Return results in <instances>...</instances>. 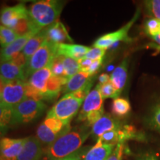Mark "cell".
Returning <instances> with one entry per match:
<instances>
[{
    "label": "cell",
    "instance_id": "obj_26",
    "mask_svg": "<svg viewBox=\"0 0 160 160\" xmlns=\"http://www.w3.org/2000/svg\"><path fill=\"white\" fill-rule=\"evenodd\" d=\"M131 104L128 99L124 98H117L113 99L112 104V113L116 117H124L131 111Z\"/></svg>",
    "mask_w": 160,
    "mask_h": 160
},
{
    "label": "cell",
    "instance_id": "obj_20",
    "mask_svg": "<svg viewBox=\"0 0 160 160\" xmlns=\"http://www.w3.org/2000/svg\"><path fill=\"white\" fill-rule=\"evenodd\" d=\"M92 81L91 77L85 72L79 71L77 74L69 78L68 81L64 86L62 92L65 93H71L83 88L85 86Z\"/></svg>",
    "mask_w": 160,
    "mask_h": 160
},
{
    "label": "cell",
    "instance_id": "obj_3",
    "mask_svg": "<svg viewBox=\"0 0 160 160\" xmlns=\"http://www.w3.org/2000/svg\"><path fill=\"white\" fill-rule=\"evenodd\" d=\"M46 109L47 105L43 101L26 98L12 109V127L25 125L39 119Z\"/></svg>",
    "mask_w": 160,
    "mask_h": 160
},
{
    "label": "cell",
    "instance_id": "obj_42",
    "mask_svg": "<svg viewBox=\"0 0 160 160\" xmlns=\"http://www.w3.org/2000/svg\"><path fill=\"white\" fill-rule=\"evenodd\" d=\"M5 85V82H4V80L2 79V77H0V94H1L2 92Z\"/></svg>",
    "mask_w": 160,
    "mask_h": 160
},
{
    "label": "cell",
    "instance_id": "obj_10",
    "mask_svg": "<svg viewBox=\"0 0 160 160\" xmlns=\"http://www.w3.org/2000/svg\"><path fill=\"white\" fill-rule=\"evenodd\" d=\"M104 111L103 99L102 97L98 85L93 90L90 91L88 95L84 100L81 111L78 116V120L81 122L85 121L87 116L91 113Z\"/></svg>",
    "mask_w": 160,
    "mask_h": 160
},
{
    "label": "cell",
    "instance_id": "obj_29",
    "mask_svg": "<svg viewBox=\"0 0 160 160\" xmlns=\"http://www.w3.org/2000/svg\"><path fill=\"white\" fill-rule=\"evenodd\" d=\"M62 62L65 69V77L68 79L73 77L79 72V65L78 60L62 56Z\"/></svg>",
    "mask_w": 160,
    "mask_h": 160
},
{
    "label": "cell",
    "instance_id": "obj_40",
    "mask_svg": "<svg viewBox=\"0 0 160 160\" xmlns=\"http://www.w3.org/2000/svg\"><path fill=\"white\" fill-rule=\"evenodd\" d=\"M137 160H159L158 158L154 154L151 153H146L144 154L139 156Z\"/></svg>",
    "mask_w": 160,
    "mask_h": 160
},
{
    "label": "cell",
    "instance_id": "obj_23",
    "mask_svg": "<svg viewBox=\"0 0 160 160\" xmlns=\"http://www.w3.org/2000/svg\"><path fill=\"white\" fill-rule=\"evenodd\" d=\"M46 39H47V38H46V31L45 28H44L39 32L37 35L31 38L28 41V42L26 43L25 47H24L22 51L23 55L25 56L26 60H27V62L30 59V58L34 54L36 51L41 47Z\"/></svg>",
    "mask_w": 160,
    "mask_h": 160
},
{
    "label": "cell",
    "instance_id": "obj_28",
    "mask_svg": "<svg viewBox=\"0 0 160 160\" xmlns=\"http://www.w3.org/2000/svg\"><path fill=\"white\" fill-rule=\"evenodd\" d=\"M19 36L14 30L1 25L0 27V46L2 48L11 45L15 41Z\"/></svg>",
    "mask_w": 160,
    "mask_h": 160
},
{
    "label": "cell",
    "instance_id": "obj_46",
    "mask_svg": "<svg viewBox=\"0 0 160 160\" xmlns=\"http://www.w3.org/2000/svg\"><path fill=\"white\" fill-rule=\"evenodd\" d=\"M0 140H1V139H0Z\"/></svg>",
    "mask_w": 160,
    "mask_h": 160
},
{
    "label": "cell",
    "instance_id": "obj_31",
    "mask_svg": "<svg viewBox=\"0 0 160 160\" xmlns=\"http://www.w3.org/2000/svg\"><path fill=\"white\" fill-rule=\"evenodd\" d=\"M52 75L57 77H65V69H64L62 56L57 55L53 59L50 65Z\"/></svg>",
    "mask_w": 160,
    "mask_h": 160
},
{
    "label": "cell",
    "instance_id": "obj_24",
    "mask_svg": "<svg viewBox=\"0 0 160 160\" xmlns=\"http://www.w3.org/2000/svg\"><path fill=\"white\" fill-rule=\"evenodd\" d=\"M118 136H119V143L124 144L128 140H143L145 139L144 134L138 132L134 127L129 125H122V127L118 129Z\"/></svg>",
    "mask_w": 160,
    "mask_h": 160
},
{
    "label": "cell",
    "instance_id": "obj_30",
    "mask_svg": "<svg viewBox=\"0 0 160 160\" xmlns=\"http://www.w3.org/2000/svg\"><path fill=\"white\" fill-rule=\"evenodd\" d=\"M98 86H99L100 94H101L103 99H108V98H113L115 99L117 98H119V96L121 93L115 88L113 84L111 82V81L103 84V85L98 84Z\"/></svg>",
    "mask_w": 160,
    "mask_h": 160
},
{
    "label": "cell",
    "instance_id": "obj_13",
    "mask_svg": "<svg viewBox=\"0 0 160 160\" xmlns=\"http://www.w3.org/2000/svg\"><path fill=\"white\" fill-rule=\"evenodd\" d=\"M0 77L5 83L17 81H27L25 69L19 67L11 61L0 62Z\"/></svg>",
    "mask_w": 160,
    "mask_h": 160
},
{
    "label": "cell",
    "instance_id": "obj_12",
    "mask_svg": "<svg viewBox=\"0 0 160 160\" xmlns=\"http://www.w3.org/2000/svg\"><path fill=\"white\" fill-rule=\"evenodd\" d=\"M42 143L37 137H26L17 160H39L44 155Z\"/></svg>",
    "mask_w": 160,
    "mask_h": 160
},
{
    "label": "cell",
    "instance_id": "obj_33",
    "mask_svg": "<svg viewBox=\"0 0 160 160\" xmlns=\"http://www.w3.org/2000/svg\"><path fill=\"white\" fill-rule=\"evenodd\" d=\"M147 33L152 37L160 33V21L155 18L148 20L145 25Z\"/></svg>",
    "mask_w": 160,
    "mask_h": 160
},
{
    "label": "cell",
    "instance_id": "obj_21",
    "mask_svg": "<svg viewBox=\"0 0 160 160\" xmlns=\"http://www.w3.org/2000/svg\"><path fill=\"white\" fill-rule=\"evenodd\" d=\"M68 79L66 77H57L52 75L47 84V89L44 97V100L51 101L59 97V93L62 91V89Z\"/></svg>",
    "mask_w": 160,
    "mask_h": 160
},
{
    "label": "cell",
    "instance_id": "obj_32",
    "mask_svg": "<svg viewBox=\"0 0 160 160\" xmlns=\"http://www.w3.org/2000/svg\"><path fill=\"white\" fill-rule=\"evenodd\" d=\"M97 140H100L103 143L110 144V145H117L119 143V136H118V129L113 130L106 132L99 137Z\"/></svg>",
    "mask_w": 160,
    "mask_h": 160
},
{
    "label": "cell",
    "instance_id": "obj_37",
    "mask_svg": "<svg viewBox=\"0 0 160 160\" xmlns=\"http://www.w3.org/2000/svg\"><path fill=\"white\" fill-rule=\"evenodd\" d=\"M86 150H88L87 148H80L76 151L75 153H72V154L68 156V157L62 158V159L57 160H82V159L85 156Z\"/></svg>",
    "mask_w": 160,
    "mask_h": 160
},
{
    "label": "cell",
    "instance_id": "obj_14",
    "mask_svg": "<svg viewBox=\"0 0 160 160\" xmlns=\"http://www.w3.org/2000/svg\"><path fill=\"white\" fill-rule=\"evenodd\" d=\"M37 34V33H30L24 36H21L18 37L11 45L2 48L0 51V61H1L0 62L11 61L13 57L21 53L28 41Z\"/></svg>",
    "mask_w": 160,
    "mask_h": 160
},
{
    "label": "cell",
    "instance_id": "obj_25",
    "mask_svg": "<svg viewBox=\"0 0 160 160\" xmlns=\"http://www.w3.org/2000/svg\"><path fill=\"white\" fill-rule=\"evenodd\" d=\"M12 108L0 104V136L5 134L12 127Z\"/></svg>",
    "mask_w": 160,
    "mask_h": 160
},
{
    "label": "cell",
    "instance_id": "obj_19",
    "mask_svg": "<svg viewBox=\"0 0 160 160\" xmlns=\"http://www.w3.org/2000/svg\"><path fill=\"white\" fill-rule=\"evenodd\" d=\"M115 147L114 145L105 144L97 140L96 145L87 152L83 160H107Z\"/></svg>",
    "mask_w": 160,
    "mask_h": 160
},
{
    "label": "cell",
    "instance_id": "obj_6",
    "mask_svg": "<svg viewBox=\"0 0 160 160\" xmlns=\"http://www.w3.org/2000/svg\"><path fill=\"white\" fill-rule=\"evenodd\" d=\"M71 129L70 125H65L57 118L47 114L43 122L38 127L37 138L42 144L48 146Z\"/></svg>",
    "mask_w": 160,
    "mask_h": 160
},
{
    "label": "cell",
    "instance_id": "obj_18",
    "mask_svg": "<svg viewBox=\"0 0 160 160\" xmlns=\"http://www.w3.org/2000/svg\"><path fill=\"white\" fill-rule=\"evenodd\" d=\"M90 49L87 46L77 44H59L57 46V55L70 57L79 61L85 57V55Z\"/></svg>",
    "mask_w": 160,
    "mask_h": 160
},
{
    "label": "cell",
    "instance_id": "obj_9",
    "mask_svg": "<svg viewBox=\"0 0 160 160\" xmlns=\"http://www.w3.org/2000/svg\"><path fill=\"white\" fill-rule=\"evenodd\" d=\"M29 17L28 9L25 4L4 6L0 10V22L2 26L13 29L20 20Z\"/></svg>",
    "mask_w": 160,
    "mask_h": 160
},
{
    "label": "cell",
    "instance_id": "obj_43",
    "mask_svg": "<svg viewBox=\"0 0 160 160\" xmlns=\"http://www.w3.org/2000/svg\"><path fill=\"white\" fill-rule=\"evenodd\" d=\"M153 37V39H154L157 43H159L160 45V34L155 35V36H153V37Z\"/></svg>",
    "mask_w": 160,
    "mask_h": 160
},
{
    "label": "cell",
    "instance_id": "obj_22",
    "mask_svg": "<svg viewBox=\"0 0 160 160\" xmlns=\"http://www.w3.org/2000/svg\"><path fill=\"white\" fill-rule=\"evenodd\" d=\"M128 77V61L124 59L122 63L116 68L111 76L110 81L118 91L121 93L125 87Z\"/></svg>",
    "mask_w": 160,
    "mask_h": 160
},
{
    "label": "cell",
    "instance_id": "obj_34",
    "mask_svg": "<svg viewBox=\"0 0 160 160\" xmlns=\"http://www.w3.org/2000/svg\"><path fill=\"white\" fill-rule=\"evenodd\" d=\"M145 5L155 19L160 21V0H151V1L145 2Z\"/></svg>",
    "mask_w": 160,
    "mask_h": 160
},
{
    "label": "cell",
    "instance_id": "obj_41",
    "mask_svg": "<svg viewBox=\"0 0 160 160\" xmlns=\"http://www.w3.org/2000/svg\"><path fill=\"white\" fill-rule=\"evenodd\" d=\"M110 79H111V77L108 74H107V73H102L99 77V84L100 85H103V84L108 82H110Z\"/></svg>",
    "mask_w": 160,
    "mask_h": 160
},
{
    "label": "cell",
    "instance_id": "obj_15",
    "mask_svg": "<svg viewBox=\"0 0 160 160\" xmlns=\"http://www.w3.org/2000/svg\"><path fill=\"white\" fill-rule=\"evenodd\" d=\"M122 123L117 118L110 114H104L91 126V134L97 139L106 132L119 129L122 127Z\"/></svg>",
    "mask_w": 160,
    "mask_h": 160
},
{
    "label": "cell",
    "instance_id": "obj_39",
    "mask_svg": "<svg viewBox=\"0 0 160 160\" xmlns=\"http://www.w3.org/2000/svg\"><path fill=\"white\" fill-rule=\"evenodd\" d=\"M102 59L100 60H95V61H93L92 62L91 67L89 68L88 71L87 73L92 77L93 75H94L97 72L99 71L100 67L102 66Z\"/></svg>",
    "mask_w": 160,
    "mask_h": 160
},
{
    "label": "cell",
    "instance_id": "obj_38",
    "mask_svg": "<svg viewBox=\"0 0 160 160\" xmlns=\"http://www.w3.org/2000/svg\"><path fill=\"white\" fill-rule=\"evenodd\" d=\"M78 62H79V71H82L87 73L89 68L91 67L92 62H93V60L84 57L82 59H79Z\"/></svg>",
    "mask_w": 160,
    "mask_h": 160
},
{
    "label": "cell",
    "instance_id": "obj_44",
    "mask_svg": "<svg viewBox=\"0 0 160 160\" xmlns=\"http://www.w3.org/2000/svg\"><path fill=\"white\" fill-rule=\"evenodd\" d=\"M2 103V96L0 94V104Z\"/></svg>",
    "mask_w": 160,
    "mask_h": 160
},
{
    "label": "cell",
    "instance_id": "obj_27",
    "mask_svg": "<svg viewBox=\"0 0 160 160\" xmlns=\"http://www.w3.org/2000/svg\"><path fill=\"white\" fill-rule=\"evenodd\" d=\"M146 123L150 128L160 133V102L152 108L146 119Z\"/></svg>",
    "mask_w": 160,
    "mask_h": 160
},
{
    "label": "cell",
    "instance_id": "obj_36",
    "mask_svg": "<svg viewBox=\"0 0 160 160\" xmlns=\"http://www.w3.org/2000/svg\"><path fill=\"white\" fill-rule=\"evenodd\" d=\"M124 152H125V144H117L107 160H122Z\"/></svg>",
    "mask_w": 160,
    "mask_h": 160
},
{
    "label": "cell",
    "instance_id": "obj_2",
    "mask_svg": "<svg viewBox=\"0 0 160 160\" xmlns=\"http://www.w3.org/2000/svg\"><path fill=\"white\" fill-rule=\"evenodd\" d=\"M63 9V2L57 0H42L29 7V17L41 29L58 21Z\"/></svg>",
    "mask_w": 160,
    "mask_h": 160
},
{
    "label": "cell",
    "instance_id": "obj_8",
    "mask_svg": "<svg viewBox=\"0 0 160 160\" xmlns=\"http://www.w3.org/2000/svg\"><path fill=\"white\" fill-rule=\"evenodd\" d=\"M138 17V13L135 14L133 19L129 22H128L122 28L117 30V31L111 32V33H106V34L98 38L93 43V46L95 48H99L104 50L108 49L109 48L112 47L116 44L119 43L120 41H127L129 39L128 32L131 29V26L133 25L135 21Z\"/></svg>",
    "mask_w": 160,
    "mask_h": 160
},
{
    "label": "cell",
    "instance_id": "obj_11",
    "mask_svg": "<svg viewBox=\"0 0 160 160\" xmlns=\"http://www.w3.org/2000/svg\"><path fill=\"white\" fill-rule=\"evenodd\" d=\"M25 139L2 138L0 140V160H17Z\"/></svg>",
    "mask_w": 160,
    "mask_h": 160
},
{
    "label": "cell",
    "instance_id": "obj_16",
    "mask_svg": "<svg viewBox=\"0 0 160 160\" xmlns=\"http://www.w3.org/2000/svg\"><path fill=\"white\" fill-rule=\"evenodd\" d=\"M45 31L47 40L56 45L63 44L65 42H73V39L70 37L65 25L59 20L51 25L45 28Z\"/></svg>",
    "mask_w": 160,
    "mask_h": 160
},
{
    "label": "cell",
    "instance_id": "obj_5",
    "mask_svg": "<svg viewBox=\"0 0 160 160\" xmlns=\"http://www.w3.org/2000/svg\"><path fill=\"white\" fill-rule=\"evenodd\" d=\"M58 45L46 39L39 49L28 61L25 67V75L27 78L46 67H50L53 59L57 56Z\"/></svg>",
    "mask_w": 160,
    "mask_h": 160
},
{
    "label": "cell",
    "instance_id": "obj_1",
    "mask_svg": "<svg viewBox=\"0 0 160 160\" xmlns=\"http://www.w3.org/2000/svg\"><path fill=\"white\" fill-rule=\"evenodd\" d=\"M89 126L75 128L47 147L44 152L48 160H57L75 153L91 134Z\"/></svg>",
    "mask_w": 160,
    "mask_h": 160
},
{
    "label": "cell",
    "instance_id": "obj_4",
    "mask_svg": "<svg viewBox=\"0 0 160 160\" xmlns=\"http://www.w3.org/2000/svg\"><path fill=\"white\" fill-rule=\"evenodd\" d=\"M83 102V99L75 97L73 93H66L52 108L48 114L57 118L65 125H69Z\"/></svg>",
    "mask_w": 160,
    "mask_h": 160
},
{
    "label": "cell",
    "instance_id": "obj_17",
    "mask_svg": "<svg viewBox=\"0 0 160 160\" xmlns=\"http://www.w3.org/2000/svg\"><path fill=\"white\" fill-rule=\"evenodd\" d=\"M51 76L52 73L50 68L46 67L33 73L28 81L30 85H31L33 88H35L42 95L43 100L47 89L48 82Z\"/></svg>",
    "mask_w": 160,
    "mask_h": 160
},
{
    "label": "cell",
    "instance_id": "obj_35",
    "mask_svg": "<svg viewBox=\"0 0 160 160\" xmlns=\"http://www.w3.org/2000/svg\"><path fill=\"white\" fill-rule=\"evenodd\" d=\"M105 54V50L94 47L93 48H91L87 52V53L85 55V57L87 58V59L93 60V61H95V60L102 59Z\"/></svg>",
    "mask_w": 160,
    "mask_h": 160
},
{
    "label": "cell",
    "instance_id": "obj_7",
    "mask_svg": "<svg viewBox=\"0 0 160 160\" xmlns=\"http://www.w3.org/2000/svg\"><path fill=\"white\" fill-rule=\"evenodd\" d=\"M26 82L17 81L5 83L1 93L2 103L13 108L25 99Z\"/></svg>",
    "mask_w": 160,
    "mask_h": 160
},
{
    "label": "cell",
    "instance_id": "obj_45",
    "mask_svg": "<svg viewBox=\"0 0 160 160\" xmlns=\"http://www.w3.org/2000/svg\"><path fill=\"white\" fill-rule=\"evenodd\" d=\"M0 24H1V22H0ZM0 27H1V25H0Z\"/></svg>",
    "mask_w": 160,
    "mask_h": 160
}]
</instances>
